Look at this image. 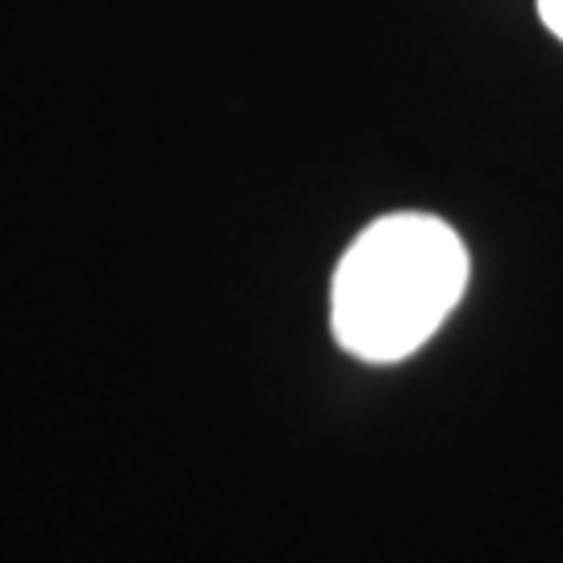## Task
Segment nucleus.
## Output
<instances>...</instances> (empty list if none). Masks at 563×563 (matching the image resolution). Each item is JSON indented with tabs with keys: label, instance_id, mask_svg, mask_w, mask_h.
Masks as SVG:
<instances>
[{
	"label": "nucleus",
	"instance_id": "f03ea898",
	"mask_svg": "<svg viewBox=\"0 0 563 563\" xmlns=\"http://www.w3.org/2000/svg\"><path fill=\"white\" fill-rule=\"evenodd\" d=\"M539 18H543L547 30L563 42V0H539Z\"/></svg>",
	"mask_w": 563,
	"mask_h": 563
},
{
	"label": "nucleus",
	"instance_id": "f257e3e1",
	"mask_svg": "<svg viewBox=\"0 0 563 563\" xmlns=\"http://www.w3.org/2000/svg\"><path fill=\"white\" fill-rule=\"evenodd\" d=\"M467 246L430 213H388L342 255L330 288V325L363 363L413 355L467 288Z\"/></svg>",
	"mask_w": 563,
	"mask_h": 563
}]
</instances>
